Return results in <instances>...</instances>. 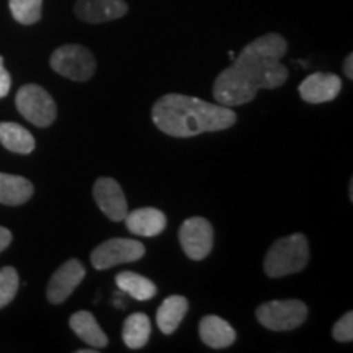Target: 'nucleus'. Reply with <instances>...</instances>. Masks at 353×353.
I'll return each mask as SVG.
<instances>
[{
	"label": "nucleus",
	"mask_w": 353,
	"mask_h": 353,
	"mask_svg": "<svg viewBox=\"0 0 353 353\" xmlns=\"http://www.w3.org/2000/svg\"><path fill=\"white\" fill-rule=\"evenodd\" d=\"M286 39L276 33L263 34L250 41L234 63L216 77L213 95L224 107H239L255 99L262 88L281 87L288 69L281 64L286 54Z\"/></svg>",
	"instance_id": "f257e3e1"
},
{
	"label": "nucleus",
	"mask_w": 353,
	"mask_h": 353,
	"mask_svg": "<svg viewBox=\"0 0 353 353\" xmlns=\"http://www.w3.org/2000/svg\"><path fill=\"white\" fill-rule=\"evenodd\" d=\"M236 120V113L229 107L180 94L161 97L152 107L154 125L174 138L228 130Z\"/></svg>",
	"instance_id": "f03ea898"
},
{
	"label": "nucleus",
	"mask_w": 353,
	"mask_h": 353,
	"mask_svg": "<svg viewBox=\"0 0 353 353\" xmlns=\"http://www.w3.org/2000/svg\"><path fill=\"white\" fill-rule=\"evenodd\" d=\"M309 262V245L304 234L278 239L265 257V273L270 278H281L301 272Z\"/></svg>",
	"instance_id": "7ed1b4c3"
},
{
	"label": "nucleus",
	"mask_w": 353,
	"mask_h": 353,
	"mask_svg": "<svg viewBox=\"0 0 353 353\" xmlns=\"http://www.w3.org/2000/svg\"><path fill=\"white\" fill-rule=\"evenodd\" d=\"M50 64L54 72L70 81L85 82L95 74L97 61L90 50L81 44H64L52 52Z\"/></svg>",
	"instance_id": "20e7f679"
},
{
	"label": "nucleus",
	"mask_w": 353,
	"mask_h": 353,
	"mask_svg": "<svg viewBox=\"0 0 353 353\" xmlns=\"http://www.w3.org/2000/svg\"><path fill=\"white\" fill-rule=\"evenodd\" d=\"M15 105L21 117L34 126L46 128L54 123L57 108L52 97L37 83H26L17 92Z\"/></svg>",
	"instance_id": "39448f33"
},
{
	"label": "nucleus",
	"mask_w": 353,
	"mask_h": 353,
	"mask_svg": "<svg viewBox=\"0 0 353 353\" xmlns=\"http://www.w3.org/2000/svg\"><path fill=\"white\" fill-rule=\"evenodd\" d=\"M307 317V306L299 299L286 301H268L260 304L257 309V319L263 327L283 332L299 327Z\"/></svg>",
	"instance_id": "423d86ee"
},
{
	"label": "nucleus",
	"mask_w": 353,
	"mask_h": 353,
	"mask_svg": "<svg viewBox=\"0 0 353 353\" xmlns=\"http://www.w3.org/2000/svg\"><path fill=\"white\" fill-rule=\"evenodd\" d=\"M145 252L144 245L138 241L132 239H108L100 244L92 252L90 260L97 270H108V268L117 267L120 263H130L143 259Z\"/></svg>",
	"instance_id": "0eeeda50"
},
{
	"label": "nucleus",
	"mask_w": 353,
	"mask_h": 353,
	"mask_svg": "<svg viewBox=\"0 0 353 353\" xmlns=\"http://www.w3.org/2000/svg\"><path fill=\"white\" fill-rule=\"evenodd\" d=\"M179 241L183 252L192 260L206 259L213 249V226L205 218H190L180 228Z\"/></svg>",
	"instance_id": "6e6552de"
},
{
	"label": "nucleus",
	"mask_w": 353,
	"mask_h": 353,
	"mask_svg": "<svg viewBox=\"0 0 353 353\" xmlns=\"http://www.w3.org/2000/svg\"><path fill=\"white\" fill-rule=\"evenodd\" d=\"M85 278V268L77 259H70L57 268L54 275L51 276L50 285H48V299L52 304H61L68 299L74 290L82 283Z\"/></svg>",
	"instance_id": "1a4fd4ad"
},
{
	"label": "nucleus",
	"mask_w": 353,
	"mask_h": 353,
	"mask_svg": "<svg viewBox=\"0 0 353 353\" xmlns=\"http://www.w3.org/2000/svg\"><path fill=\"white\" fill-rule=\"evenodd\" d=\"M94 198L99 208L112 221H123L128 214L126 196L120 183L110 176H101L94 185Z\"/></svg>",
	"instance_id": "9d476101"
},
{
	"label": "nucleus",
	"mask_w": 353,
	"mask_h": 353,
	"mask_svg": "<svg viewBox=\"0 0 353 353\" xmlns=\"http://www.w3.org/2000/svg\"><path fill=\"white\" fill-rule=\"evenodd\" d=\"M74 12L85 23H105L125 17L128 6L125 0H79Z\"/></svg>",
	"instance_id": "9b49d317"
},
{
	"label": "nucleus",
	"mask_w": 353,
	"mask_h": 353,
	"mask_svg": "<svg viewBox=\"0 0 353 353\" xmlns=\"http://www.w3.org/2000/svg\"><path fill=\"white\" fill-rule=\"evenodd\" d=\"M342 81L335 74L316 72L307 76L299 85V95L307 103H324L341 94Z\"/></svg>",
	"instance_id": "f8f14e48"
},
{
	"label": "nucleus",
	"mask_w": 353,
	"mask_h": 353,
	"mask_svg": "<svg viewBox=\"0 0 353 353\" xmlns=\"http://www.w3.org/2000/svg\"><path fill=\"white\" fill-rule=\"evenodd\" d=\"M128 231L141 237L159 236L167 226V218L161 210L157 208H139L128 211L126 214Z\"/></svg>",
	"instance_id": "ddd939ff"
},
{
	"label": "nucleus",
	"mask_w": 353,
	"mask_h": 353,
	"mask_svg": "<svg viewBox=\"0 0 353 353\" xmlns=\"http://www.w3.org/2000/svg\"><path fill=\"white\" fill-rule=\"evenodd\" d=\"M200 339L211 348H226L236 342V330L218 316H206L200 322Z\"/></svg>",
	"instance_id": "4468645a"
},
{
	"label": "nucleus",
	"mask_w": 353,
	"mask_h": 353,
	"mask_svg": "<svg viewBox=\"0 0 353 353\" xmlns=\"http://www.w3.org/2000/svg\"><path fill=\"white\" fill-rule=\"evenodd\" d=\"M69 325L81 341L88 343L90 347H95L97 350L108 345L107 334L101 330L99 322H97L92 312L88 311L76 312V314L70 316Z\"/></svg>",
	"instance_id": "2eb2a0df"
},
{
	"label": "nucleus",
	"mask_w": 353,
	"mask_h": 353,
	"mask_svg": "<svg viewBox=\"0 0 353 353\" xmlns=\"http://www.w3.org/2000/svg\"><path fill=\"white\" fill-rule=\"evenodd\" d=\"M33 185L20 175L2 174L0 172V203L8 206L23 205L33 196Z\"/></svg>",
	"instance_id": "dca6fc26"
},
{
	"label": "nucleus",
	"mask_w": 353,
	"mask_h": 353,
	"mask_svg": "<svg viewBox=\"0 0 353 353\" xmlns=\"http://www.w3.org/2000/svg\"><path fill=\"white\" fill-rule=\"evenodd\" d=\"M188 311V299L180 296V294H174L164 299L157 311V325L165 335L174 334L176 327L182 324L185 314Z\"/></svg>",
	"instance_id": "f3484780"
},
{
	"label": "nucleus",
	"mask_w": 353,
	"mask_h": 353,
	"mask_svg": "<svg viewBox=\"0 0 353 353\" xmlns=\"http://www.w3.org/2000/svg\"><path fill=\"white\" fill-rule=\"evenodd\" d=\"M0 143L6 149L17 154H30L34 149V138L26 128L17 123H0Z\"/></svg>",
	"instance_id": "a211bd4d"
},
{
	"label": "nucleus",
	"mask_w": 353,
	"mask_h": 353,
	"mask_svg": "<svg viewBox=\"0 0 353 353\" xmlns=\"http://www.w3.org/2000/svg\"><path fill=\"white\" fill-rule=\"evenodd\" d=\"M114 281H117V286L123 291V293L130 294L131 298L138 299V301H148V299L156 296L157 293L156 285H154L149 278L134 272L118 273Z\"/></svg>",
	"instance_id": "6ab92c4d"
},
{
	"label": "nucleus",
	"mask_w": 353,
	"mask_h": 353,
	"mask_svg": "<svg viewBox=\"0 0 353 353\" xmlns=\"http://www.w3.org/2000/svg\"><path fill=\"white\" fill-rule=\"evenodd\" d=\"M151 321L143 312L131 314L123 324V342L128 348H143L151 339Z\"/></svg>",
	"instance_id": "aec40b11"
},
{
	"label": "nucleus",
	"mask_w": 353,
	"mask_h": 353,
	"mask_svg": "<svg viewBox=\"0 0 353 353\" xmlns=\"http://www.w3.org/2000/svg\"><path fill=\"white\" fill-rule=\"evenodd\" d=\"M10 12L19 23L33 25L41 19L43 0H8Z\"/></svg>",
	"instance_id": "412c9836"
},
{
	"label": "nucleus",
	"mask_w": 353,
	"mask_h": 353,
	"mask_svg": "<svg viewBox=\"0 0 353 353\" xmlns=\"http://www.w3.org/2000/svg\"><path fill=\"white\" fill-rule=\"evenodd\" d=\"M19 273L13 267L0 268V309L6 307L19 291Z\"/></svg>",
	"instance_id": "4be33fe9"
},
{
	"label": "nucleus",
	"mask_w": 353,
	"mask_h": 353,
	"mask_svg": "<svg viewBox=\"0 0 353 353\" xmlns=\"http://www.w3.org/2000/svg\"><path fill=\"white\" fill-rule=\"evenodd\" d=\"M332 335L337 342L353 341V312H347L341 321H337L332 329Z\"/></svg>",
	"instance_id": "5701e85b"
},
{
	"label": "nucleus",
	"mask_w": 353,
	"mask_h": 353,
	"mask_svg": "<svg viewBox=\"0 0 353 353\" xmlns=\"http://www.w3.org/2000/svg\"><path fill=\"white\" fill-rule=\"evenodd\" d=\"M12 85V77L10 74L7 72L6 65H3V57L0 56V99L7 97L8 92H10Z\"/></svg>",
	"instance_id": "b1692460"
},
{
	"label": "nucleus",
	"mask_w": 353,
	"mask_h": 353,
	"mask_svg": "<svg viewBox=\"0 0 353 353\" xmlns=\"http://www.w3.org/2000/svg\"><path fill=\"white\" fill-rule=\"evenodd\" d=\"M10 242H12V232L8 231L7 228L0 226V252L6 250L7 247L10 245Z\"/></svg>",
	"instance_id": "393cba45"
},
{
	"label": "nucleus",
	"mask_w": 353,
	"mask_h": 353,
	"mask_svg": "<svg viewBox=\"0 0 353 353\" xmlns=\"http://www.w3.org/2000/svg\"><path fill=\"white\" fill-rule=\"evenodd\" d=\"M343 70H345L347 77L353 79V54H348L343 61Z\"/></svg>",
	"instance_id": "a878e982"
}]
</instances>
